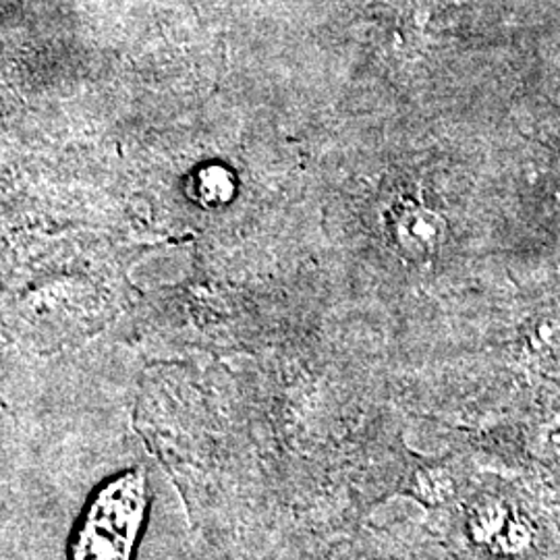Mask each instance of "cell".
I'll return each mask as SVG.
<instances>
[{
	"label": "cell",
	"mask_w": 560,
	"mask_h": 560,
	"mask_svg": "<svg viewBox=\"0 0 560 560\" xmlns=\"http://www.w3.org/2000/svg\"><path fill=\"white\" fill-rule=\"evenodd\" d=\"M148 511V480L131 469L90 501L71 544V560H131Z\"/></svg>",
	"instance_id": "obj_1"
},
{
	"label": "cell",
	"mask_w": 560,
	"mask_h": 560,
	"mask_svg": "<svg viewBox=\"0 0 560 560\" xmlns=\"http://www.w3.org/2000/svg\"><path fill=\"white\" fill-rule=\"evenodd\" d=\"M441 224L436 214L409 208L397 221V240L409 254H428L439 245Z\"/></svg>",
	"instance_id": "obj_2"
},
{
	"label": "cell",
	"mask_w": 560,
	"mask_h": 560,
	"mask_svg": "<svg viewBox=\"0 0 560 560\" xmlns=\"http://www.w3.org/2000/svg\"><path fill=\"white\" fill-rule=\"evenodd\" d=\"M340 560H390L381 555H374V552H368V550H349V552H342Z\"/></svg>",
	"instance_id": "obj_3"
}]
</instances>
